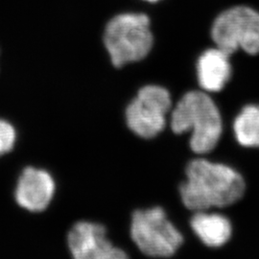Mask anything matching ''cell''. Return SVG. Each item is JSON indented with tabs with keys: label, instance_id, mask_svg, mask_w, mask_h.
I'll return each mask as SVG.
<instances>
[{
	"label": "cell",
	"instance_id": "1",
	"mask_svg": "<svg viewBox=\"0 0 259 259\" xmlns=\"http://www.w3.org/2000/svg\"><path fill=\"white\" fill-rule=\"evenodd\" d=\"M245 189V181L236 170L199 158L190 161L186 168V181L181 186V196L188 209L204 211L235 204Z\"/></svg>",
	"mask_w": 259,
	"mask_h": 259
},
{
	"label": "cell",
	"instance_id": "2",
	"mask_svg": "<svg viewBox=\"0 0 259 259\" xmlns=\"http://www.w3.org/2000/svg\"><path fill=\"white\" fill-rule=\"evenodd\" d=\"M175 134L192 131L190 147L205 154L216 147L222 135V118L216 104L204 92H189L177 104L171 116Z\"/></svg>",
	"mask_w": 259,
	"mask_h": 259
},
{
	"label": "cell",
	"instance_id": "3",
	"mask_svg": "<svg viewBox=\"0 0 259 259\" xmlns=\"http://www.w3.org/2000/svg\"><path fill=\"white\" fill-rule=\"evenodd\" d=\"M104 42L114 66L139 62L153 47L150 20L142 14H122L107 24Z\"/></svg>",
	"mask_w": 259,
	"mask_h": 259
},
{
	"label": "cell",
	"instance_id": "4",
	"mask_svg": "<svg viewBox=\"0 0 259 259\" xmlns=\"http://www.w3.org/2000/svg\"><path fill=\"white\" fill-rule=\"evenodd\" d=\"M211 37L216 47L232 56L238 49L259 54V13L248 6L224 11L214 20Z\"/></svg>",
	"mask_w": 259,
	"mask_h": 259
},
{
	"label": "cell",
	"instance_id": "5",
	"mask_svg": "<svg viewBox=\"0 0 259 259\" xmlns=\"http://www.w3.org/2000/svg\"><path fill=\"white\" fill-rule=\"evenodd\" d=\"M131 236L139 250L152 257H169L183 244V235L160 207L134 213Z\"/></svg>",
	"mask_w": 259,
	"mask_h": 259
},
{
	"label": "cell",
	"instance_id": "6",
	"mask_svg": "<svg viewBox=\"0 0 259 259\" xmlns=\"http://www.w3.org/2000/svg\"><path fill=\"white\" fill-rule=\"evenodd\" d=\"M171 108V96L159 85H146L126 110L130 129L143 139H152L165 127V115Z\"/></svg>",
	"mask_w": 259,
	"mask_h": 259
},
{
	"label": "cell",
	"instance_id": "7",
	"mask_svg": "<svg viewBox=\"0 0 259 259\" xmlns=\"http://www.w3.org/2000/svg\"><path fill=\"white\" fill-rule=\"evenodd\" d=\"M68 247L76 259H122L127 255L107 238L102 225L79 222L68 233Z\"/></svg>",
	"mask_w": 259,
	"mask_h": 259
},
{
	"label": "cell",
	"instance_id": "8",
	"mask_svg": "<svg viewBox=\"0 0 259 259\" xmlns=\"http://www.w3.org/2000/svg\"><path fill=\"white\" fill-rule=\"evenodd\" d=\"M55 184L47 172L26 168L19 178L16 198L19 205L30 211L46 209L53 197Z\"/></svg>",
	"mask_w": 259,
	"mask_h": 259
},
{
	"label": "cell",
	"instance_id": "9",
	"mask_svg": "<svg viewBox=\"0 0 259 259\" xmlns=\"http://www.w3.org/2000/svg\"><path fill=\"white\" fill-rule=\"evenodd\" d=\"M231 56L219 48L204 51L198 60L197 72L201 88L209 93L220 92L232 76Z\"/></svg>",
	"mask_w": 259,
	"mask_h": 259
},
{
	"label": "cell",
	"instance_id": "10",
	"mask_svg": "<svg viewBox=\"0 0 259 259\" xmlns=\"http://www.w3.org/2000/svg\"><path fill=\"white\" fill-rule=\"evenodd\" d=\"M190 225L196 235L211 248L221 247L232 237V224L228 218L220 214L196 211Z\"/></svg>",
	"mask_w": 259,
	"mask_h": 259
},
{
	"label": "cell",
	"instance_id": "11",
	"mask_svg": "<svg viewBox=\"0 0 259 259\" xmlns=\"http://www.w3.org/2000/svg\"><path fill=\"white\" fill-rule=\"evenodd\" d=\"M233 130L238 143L248 148H259V106H246L236 116Z\"/></svg>",
	"mask_w": 259,
	"mask_h": 259
},
{
	"label": "cell",
	"instance_id": "12",
	"mask_svg": "<svg viewBox=\"0 0 259 259\" xmlns=\"http://www.w3.org/2000/svg\"><path fill=\"white\" fill-rule=\"evenodd\" d=\"M16 140V132L9 123L0 120V156L13 148Z\"/></svg>",
	"mask_w": 259,
	"mask_h": 259
},
{
	"label": "cell",
	"instance_id": "13",
	"mask_svg": "<svg viewBox=\"0 0 259 259\" xmlns=\"http://www.w3.org/2000/svg\"><path fill=\"white\" fill-rule=\"evenodd\" d=\"M147 1H149V2H157L158 0H147Z\"/></svg>",
	"mask_w": 259,
	"mask_h": 259
}]
</instances>
